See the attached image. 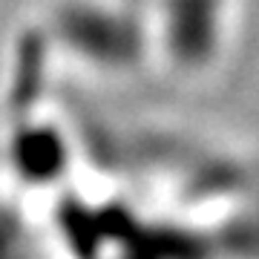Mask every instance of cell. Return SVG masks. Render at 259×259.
I'll list each match as a JSON object with an SVG mask.
<instances>
[{
    "instance_id": "6da1fadb",
    "label": "cell",
    "mask_w": 259,
    "mask_h": 259,
    "mask_svg": "<svg viewBox=\"0 0 259 259\" xmlns=\"http://www.w3.org/2000/svg\"><path fill=\"white\" fill-rule=\"evenodd\" d=\"M61 29L66 35V44H72L78 52L90 58H98L104 64H124L133 61L141 49L139 26L118 12L75 3L64 12Z\"/></svg>"
},
{
    "instance_id": "7a4b0ae2",
    "label": "cell",
    "mask_w": 259,
    "mask_h": 259,
    "mask_svg": "<svg viewBox=\"0 0 259 259\" xmlns=\"http://www.w3.org/2000/svg\"><path fill=\"white\" fill-rule=\"evenodd\" d=\"M167 44L182 61L210 55L219 32V0H167Z\"/></svg>"
}]
</instances>
